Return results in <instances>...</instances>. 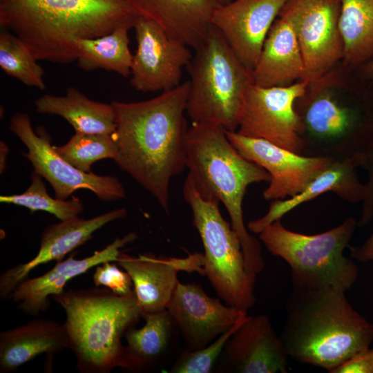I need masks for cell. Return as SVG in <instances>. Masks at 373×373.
Returning a JSON list of instances; mask_svg holds the SVG:
<instances>
[{"label": "cell", "instance_id": "cell-1", "mask_svg": "<svg viewBox=\"0 0 373 373\" xmlns=\"http://www.w3.org/2000/svg\"><path fill=\"white\" fill-rule=\"evenodd\" d=\"M189 81L145 101H113L115 162L169 212L172 178L186 166L188 132L184 117Z\"/></svg>", "mask_w": 373, "mask_h": 373}, {"label": "cell", "instance_id": "cell-2", "mask_svg": "<svg viewBox=\"0 0 373 373\" xmlns=\"http://www.w3.org/2000/svg\"><path fill=\"white\" fill-rule=\"evenodd\" d=\"M140 15L128 0H0V26L21 39L38 60L77 59L75 40L120 27L133 28Z\"/></svg>", "mask_w": 373, "mask_h": 373}, {"label": "cell", "instance_id": "cell-3", "mask_svg": "<svg viewBox=\"0 0 373 373\" xmlns=\"http://www.w3.org/2000/svg\"><path fill=\"white\" fill-rule=\"evenodd\" d=\"M280 334L289 358L332 372L373 342V323L332 287L292 288Z\"/></svg>", "mask_w": 373, "mask_h": 373}, {"label": "cell", "instance_id": "cell-4", "mask_svg": "<svg viewBox=\"0 0 373 373\" xmlns=\"http://www.w3.org/2000/svg\"><path fill=\"white\" fill-rule=\"evenodd\" d=\"M188 176L204 199L218 200L225 207L232 229L238 236L247 270L260 273L265 261L259 240L245 224L242 203L251 184L269 182V173L234 148L225 129L209 123H192L186 140Z\"/></svg>", "mask_w": 373, "mask_h": 373}, {"label": "cell", "instance_id": "cell-5", "mask_svg": "<svg viewBox=\"0 0 373 373\" xmlns=\"http://www.w3.org/2000/svg\"><path fill=\"white\" fill-rule=\"evenodd\" d=\"M65 311L68 348L82 373H108L120 366L126 331L142 312L133 291L118 296L108 288L70 289L51 297Z\"/></svg>", "mask_w": 373, "mask_h": 373}, {"label": "cell", "instance_id": "cell-6", "mask_svg": "<svg viewBox=\"0 0 373 373\" xmlns=\"http://www.w3.org/2000/svg\"><path fill=\"white\" fill-rule=\"evenodd\" d=\"M356 227V218L349 217L329 230L307 235L287 229L279 219L258 237L269 252L289 265L293 288L332 287L346 292L359 274L352 258L344 255Z\"/></svg>", "mask_w": 373, "mask_h": 373}, {"label": "cell", "instance_id": "cell-7", "mask_svg": "<svg viewBox=\"0 0 373 373\" xmlns=\"http://www.w3.org/2000/svg\"><path fill=\"white\" fill-rule=\"evenodd\" d=\"M186 67L190 88L186 113L192 123H209L236 131L252 73L238 59L222 34L211 25Z\"/></svg>", "mask_w": 373, "mask_h": 373}, {"label": "cell", "instance_id": "cell-8", "mask_svg": "<svg viewBox=\"0 0 373 373\" xmlns=\"http://www.w3.org/2000/svg\"><path fill=\"white\" fill-rule=\"evenodd\" d=\"M302 155L345 159L362 154L373 140V95L360 93L351 102L328 90H312L298 99Z\"/></svg>", "mask_w": 373, "mask_h": 373}, {"label": "cell", "instance_id": "cell-9", "mask_svg": "<svg viewBox=\"0 0 373 373\" xmlns=\"http://www.w3.org/2000/svg\"><path fill=\"white\" fill-rule=\"evenodd\" d=\"M182 193L204 247V276L227 305L247 312L256 302L257 275L247 270L240 240L231 222L223 218L219 202L203 198L188 175Z\"/></svg>", "mask_w": 373, "mask_h": 373}, {"label": "cell", "instance_id": "cell-10", "mask_svg": "<svg viewBox=\"0 0 373 373\" xmlns=\"http://www.w3.org/2000/svg\"><path fill=\"white\" fill-rule=\"evenodd\" d=\"M9 128L27 147L28 152L23 155L33 166L34 171L50 183L56 198L66 200L82 189L91 191L105 202L124 198L125 189L117 178L84 172L71 165L55 151L44 127L34 131L27 113L13 114Z\"/></svg>", "mask_w": 373, "mask_h": 373}, {"label": "cell", "instance_id": "cell-11", "mask_svg": "<svg viewBox=\"0 0 373 373\" xmlns=\"http://www.w3.org/2000/svg\"><path fill=\"white\" fill-rule=\"evenodd\" d=\"M309 86L301 80L285 86L262 87L251 84L245 95L236 131L302 154L300 117L295 103Z\"/></svg>", "mask_w": 373, "mask_h": 373}, {"label": "cell", "instance_id": "cell-12", "mask_svg": "<svg viewBox=\"0 0 373 373\" xmlns=\"http://www.w3.org/2000/svg\"><path fill=\"white\" fill-rule=\"evenodd\" d=\"M285 15L296 33L309 84L325 77L344 57L340 0H289Z\"/></svg>", "mask_w": 373, "mask_h": 373}, {"label": "cell", "instance_id": "cell-13", "mask_svg": "<svg viewBox=\"0 0 373 373\" xmlns=\"http://www.w3.org/2000/svg\"><path fill=\"white\" fill-rule=\"evenodd\" d=\"M133 28L137 50L131 68V86L143 93L166 91L181 83L191 62L190 47L171 37L155 21L140 16Z\"/></svg>", "mask_w": 373, "mask_h": 373}, {"label": "cell", "instance_id": "cell-14", "mask_svg": "<svg viewBox=\"0 0 373 373\" xmlns=\"http://www.w3.org/2000/svg\"><path fill=\"white\" fill-rule=\"evenodd\" d=\"M234 148L247 160L265 169L270 175L263 191L265 200H284L302 191L333 159L298 154L267 140L226 131Z\"/></svg>", "mask_w": 373, "mask_h": 373}, {"label": "cell", "instance_id": "cell-15", "mask_svg": "<svg viewBox=\"0 0 373 373\" xmlns=\"http://www.w3.org/2000/svg\"><path fill=\"white\" fill-rule=\"evenodd\" d=\"M166 309L189 350L207 346L247 316L209 296L200 286L180 281Z\"/></svg>", "mask_w": 373, "mask_h": 373}, {"label": "cell", "instance_id": "cell-16", "mask_svg": "<svg viewBox=\"0 0 373 373\" xmlns=\"http://www.w3.org/2000/svg\"><path fill=\"white\" fill-rule=\"evenodd\" d=\"M289 0H235L213 11L211 24L252 73L275 19Z\"/></svg>", "mask_w": 373, "mask_h": 373}, {"label": "cell", "instance_id": "cell-17", "mask_svg": "<svg viewBox=\"0 0 373 373\" xmlns=\"http://www.w3.org/2000/svg\"><path fill=\"white\" fill-rule=\"evenodd\" d=\"M222 372L287 373L289 358L265 314L248 316L227 342L221 354Z\"/></svg>", "mask_w": 373, "mask_h": 373}, {"label": "cell", "instance_id": "cell-18", "mask_svg": "<svg viewBox=\"0 0 373 373\" xmlns=\"http://www.w3.org/2000/svg\"><path fill=\"white\" fill-rule=\"evenodd\" d=\"M116 262L129 274L142 314L166 309L179 282L180 271H198L204 276L203 254L200 253L178 258L151 253L135 257L121 252Z\"/></svg>", "mask_w": 373, "mask_h": 373}, {"label": "cell", "instance_id": "cell-19", "mask_svg": "<svg viewBox=\"0 0 373 373\" xmlns=\"http://www.w3.org/2000/svg\"><path fill=\"white\" fill-rule=\"evenodd\" d=\"M126 209H116L90 219L79 216L60 220L42 232L37 254L30 260L6 270L0 276V298L8 299L15 287L38 266L64 256L85 244L93 233L109 222L126 217Z\"/></svg>", "mask_w": 373, "mask_h": 373}, {"label": "cell", "instance_id": "cell-20", "mask_svg": "<svg viewBox=\"0 0 373 373\" xmlns=\"http://www.w3.org/2000/svg\"><path fill=\"white\" fill-rule=\"evenodd\" d=\"M137 236L130 232L122 238H117L100 251L90 256L77 259L73 254L66 260L57 261L55 265L46 274L23 280L10 295L8 299L15 303L23 314L37 316L46 311L50 298L64 291L66 283L72 278L87 272L92 267L105 262H116L120 249L134 242Z\"/></svg>", "mask_w": 373, "mask_h": 373}, {"label": "cell", "instance_id": "cell-21", "mask_svg": "<svg viewBox=\"0 0 373 373\" xmlns=\"http://www.w3.org/2000/svg\"><path fill=\"white\" fill-rule=\"evenodd\" d=\"M362 164V154L345 159H333L302 191L293 197L273 200L267 212L261 218L249 221L247 229L258 234L296 207L328 192L347 202H362L365 186L359 180L356 171Z\"/></svg>", "mask_w": 373, "mask_h": 373}, {"label": "cell", "instance_id": "cell-22", "mask_svg": "<svg viewBox=\"0 0 373 373\" xmlns=\"http://www.w3.org/2000/svg\"><path fill=\"white\" fill-rule=\"evenodd\" d=\"M137 14L195 49L205 39L218 0H128Z\"/></svg>", "mask_w": 373, "mask_h": 373}, {"label": "cell", "instance_id": "cell-23", "mask_svg": "<svg viewBox=\"0 0 373 373\" xmlns=\"http://www.w3.org/2000/svg\"><path fill=\"white\" fill-rule=\"evenodd\" d=\"M279 15L252 71L253 82L259 86H285L297 79L306 80L305 64L292 24L285 15Z\"/></svg>", "mask_w": 373, "mask_h": 373}, {"label": "cell", "instance_id": "cell-24", "mask_svg": "<svg viewBox=\"0 0 373 373\" xmlns=\"http://www.w3.org/2000/svg\"><path fill=\"white\" fill-rule=\"evenodd\" d=\"M68 348L64 325L36 319L0 333V372L10 373L39 355L48 360Z\"/></svg>", "mask_w": 373, "mask_h": 373}, {"label": "cell", "instance_id": "cell-25", "mask_svg": "<svg viewBox=\"0 0 373 373\" xmlns=\"http://www.w3.org/2000/svg\"><path fill=\"white\" fill-rule=\"evenodd\" d=\"M141 328L129 327L124 334L126 345L119 367L131 372H145L157 367L167 354L175 329L167 309L143 314Z\"/></svg>", "mask_w": 373, "mask_h": 373}, {"label": "cell", "instance_id": "cell-26", "mask_svg": "<svg viewBox=\"0 0 373 373\" xmlns=\"http://www.w3.org/2000/svg\"><path fill=\"white\" fill-rule=\"evenodd\" d=\"M41 114L58 115L66 119L75 133L113 135L115 118L111 104L93 101L74 87L64 96L45 94L35 102Z\"/></svg>", "mask_w": 373, "mask_h": 373}, {"label": "cell", "instance_id": "cell-27", "mask_svg": "<svg viewBox=\"0 0 373 373\" xmlns=\"http://www.w3.org/2000/svg\"><path fill=\"white\" fill-rule=\"evenodd\" d=\"M343 63L358 69L373 59V0H340Z\"/></svg>", "mask_w": 373, "mask_h": 373}, {"label": "cell", "instance_id": "cell-28", "mask_svg": "<svg viewBox=\"0 0 373 373\" xmlns=\"http://www.w3.org/2000/svg\"><path fill=\"white\" fill-rule=\"evenodd\" d=\"M128 27H120L95 38H77V64L90 71L103 69L127 77L131 74L133 55L129 49Z\"/></svg>", "mask_w": 373, "mask_h": 373}, {"label": "cell", "instance_id": "cell-29", "mask_svg": "<svg viewBox=\"0 0 373 373\" xmlns=\"http://www.w3.org/2000/svg\"><path fill=\"white\" fill-rule=\"evenodd\" d=\"M31 50L12 32H0V67L8 75L23 84L40 90L46 88L44 70Z\"/></svg>", "mask_w": 373, "mask_h": 373}, {"label": "cell", "instance_id": "cell-30", "mask_svg": "<svg viewBox=\"0 0 373 373\" xmlns=\"http://www.w3.org/2000/svg\"><path fill=\"white\" fill-rule=\"evenodd\" d=\"M55 151L75 168L91 172L97 161L117 156V146L113 135L75 133L65 144L54 146Z\"/></svg>", "mask_w": 373, "mask_h": 373}, {"label": "cell", "instance_id": "cell-31", "mask_svg": "<svg viewBox=\"0 0 373 373\" xmlns=\"http://www.w3.org/2000/svg\"><path fill=\"white\" fill-rule=\"evenodd\" d=\"M41 178L33 171L30 175V184L23 193L1 195L0 202L23 207L32 213L37 211H46L59 220L78 216L83 213L84 204L78 198L62 200L50 196Z\"/></svg>", "mask_w": 373, "mask_h": 373}, {"label": "cell", "instance_id": "cell-32", "mask_svg": "<svg viewBox=\"0 0 373 373\" xmlns=\"http://www.w3.org/2000/svg\"><path fill=\"white\" fill-rule=\"evenodd\" d=\"M247 317L235 325L230 330L218 336L207 346L194 350H184L168 372H211L220 356H221L227 342L239 326L245 321Z\"/></svg>", "mask_w": 373, "mask_h": 373}, {"label": "cell", "instance_id": "cell-33", "mask_svg": "<svg viewBox=\"0 0 373 373\" xmlns=\"http://www.w3.org/2000/svg\"><path fill=\"white\" fill-rule=\"evenodd\" d=\"M116 264L108 261L96 266L93 283L96 287L108 288L118 296L128 295L133 291V280L129 274Z\"/></svg>", "mask_w": 373, "mask_h": 373}, {"label": "cell", "instance_id": "cell-34", "mask_svg": "<svg viewBox=\"0 0 373 373\" xmlns=\"http://www.w3.org/2000/svg\"><path fill=\"white\" fill-rule=\"evenodd\" d=\"M361 167L367 172L368 180L365 184V193L361 207V214L357 221V226L363 227L369 224L373 218V140L362 153Z\"/></svg>", "mask_w": 373, "mask_h": 373}, {"label": "cell", "instance_id": "cell-35", "mask_svg": "<svg viewBox=\"0 0 373 373\" xmlns=\"http://www.w3.org/2000/svg\"><path fill=\"white\" fill-rule=\"evenodd\" d=\"M331 373H373V347L355 355Z\"/></svg>", "mask_w": 373, "mask_h": 373}, {"label": "cell", "instance_id": "cell-36", "mask_svg": "<svg viewBox=\"0 0 373 373\" xmlns=\"http://www.w3.org/2000/svg\"><path fill=\"white\" fill-rule=\"evenodd\" d=\"M350 258L359 262L373 261V233L360 246H348Z\"/></svg>", "mask_w": 373, "mask_h": 373}, {"label": "cell", "instance_id": "cell-37", "mask_svg": "<svg viewBox=\"0 0 373 373\" xmlns=\"http://www.w3.org/2000/svg\"><path fill=\"white\" fill-rule=\"evenodd\" d=\"M358 69L363 78L373 83V59L361 66Z\"/></svg>", "mask_w": 373, "mask_h": 373}, {"label": "cell", "instance_id": "cell-38", "mask_svg": "<svg viewBox=\"0 0 373 373\" xmlns=\"http://www.w3.org/2000/svg\"><path fill=\"white\" fill-rule=\"evenodd\" d=\"M0 171L2 173L6 169V159L8 155L9 149L4 142H1L0 143Z\"/></svg>", "mask_w": 373, "mask_h": 373}, {"label": "cell", "instance_id": "cell-39", "mask_svg": "<svg viewBox=\"0 0 373 373\" xmlns=\"http://www.w3.org/2000/svg\"><path fill=\"white\" fill-rule=\"evenodd\" d=\"M220 4H226L231 2L232 0H218Z\"/></svg>", "mask_w": 373, "mask_h": 373}]
</instances>
